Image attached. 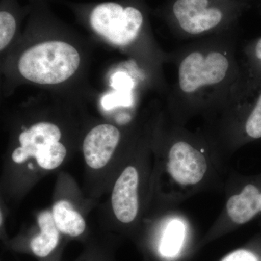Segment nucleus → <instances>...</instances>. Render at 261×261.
Masks as SVG:
<instances>
[{
    "label": "nucleus",
    "mask_w": 261,
    "mask_h": 261,
    "mask_svg": "<svg viewBox=\"0 0 261 261\" xmlns=\"http://www.w3.org/2000/svg\"><path fill=\"white\" fill-rule=\"evenodd\" d=\"M80 56L73 46L61 41L40 43L20 57V74L34 83L53 85L64 82L78 70Z\"/></svg>",
    "instance_id": "obj_5"
},
{
    "label": "nucleus",
    "mask_w": 261,
    "mask_h": 261,
    "mask_svg": "<svg viewBox=\"0 0 261 261\" xmlns=\"http://www.w3.org/2000/svg\"><path fill=\"white\" fill-rule=\"evenodd\" d=\"M252 8L235 0H169L162 12L178 38L195 40L238 29Z\"/></svg>",
    "instance_id": "obj_3"
},
{
    "label": "nucleus",
    "mask_w": 261,
    "mask_h": 261,
    "mask_svg": "<svg viewBox=\"0 0 261 261\" xmlns=\"http://www.w3.org/2000/svg\"><path fill=\"white\" fill-rule=\"evenodd\" d=\"M51 213L57 227L61 232L69 236L77 237L85 230L84 218L68 201L57 202L53 205Z\"/></svg>",
    "instance_id": "obj_13"
},
{
    "label": "nucleus",
    "mask_w": 261,
    "mask_h": 261,
    "mask_svg": "<svg viewBox=\"0 0 261 261\" xmlns=\"http://www.w3.org/2000/svg\"><path fill=\"white\" fill-rule=\"evenodd\" d=\"M205 130L226 158L243 146L261 140V83L235 94Z\"/></svg>",
    "instance_id": "obj_4"
},
{
    "label": "nucleus",
    "mask_w": 261,
    "mask_h": 261,
    "mask_svg": "<svg viewBox=\"0 0 261 261\" xmlns=\"http://www.w3.org/2000/svg\"><path fill=\"white\" fill-rule=\"evenodd\" d=\"M221 261H260L254 252L241 249L226 255Z\"/></svg>",
    "instance_id": "obj_18"
},
{
    "label": "nucleus",
    "mask_w": 261,
    "mask_h": 261,
    "mask_svg": "<svg viewBox=\"0 0 261 261\" xmlns=\"http://www.w3.org/2000/svg\"><path fill=\"white\" fill-rule=\"evenodd\" d=\"M235 1L245 3V4L250 5H251L252 7H253V5H255L258 0H235Z\"/></svg>",
    "instance_id": "obj_19"
},
{
    "label": "nucleus",
    "mask_w": 261,
    "mask_h": 261,
    "mask_svg": "<svg viewBox=\"0 0 261 261\" xmlns=\"http://www.w3.org/2000/svg\"><path fill=\"white\" fill-rule=\"evenodd\" d=\"M38 224L41 232L33 239L31 248L37 256H47L59 242L60 231L57 227L53 213L44 211L38 216Z\"/></svg>",
    "instance_id": "obj_12"
},
{
    "label": "nucleus",
    "mask_w": 261,
    "mask_h": 261,
    "mask_svg": "<svg viewBox=\"0 0 261 261\" xmlns=\"http://www.w3.org/2000/svg\"><path fill=\"white\" fill-rule=\"evenodd\" d=\"M238 41L235 29L192 41L170 57L177 71L170 96L173 122L186 126L201 116L210 123L238 93L243 80Z\"/></svg>",
    "instance_id": "obj_1"
},
{
    "label": "nucleus",
    "mask_w": 261,
    "mask_h": 261,
    "mask_svg": "<svg viewBox=\"0 0 261 261\" xmlns=\"http://www.w3.org/2000/svg\"><path fill=\"white\" fill-rule=\"evenodd\" d=\"M165 148L170 199L182 201L208 189L224 187L226 156L205 130L192 132L172 121Z\"/></svg>",
    "instance_id": "obj_2"
},
{
    "label": "nucleus",
    "mask_w": 261,
    "mask_h": 261,
    "mask_svg": "<svg viewBox=\"0 0 261 261\" xmlns=\"http://www.w3.org/2000/svg\"><path fill=\"white\" fill-rule=\"evenodd\" d=\"M111 87L116 92H130L134 87V82L129 75L123 72H117L111 79Z\"/></svg>",
    "instance_id": "obj_17"
},
{
    "label": "nucleus",
    "mask_w": 261,
    "mask_h": 261,
    "mask_svg": "<svg viewBox=\"0 0 261 261\" xmlns=\"http://www.w3.org/2000/svg\"><path fill=\"white\" fill-rule=\"evenodd\" d=\"M61 138V130L56 125L47 122L36 123L20 134V147L13 151L12 159L15 163H23L34 158L41 168L55 169L66 156V149L59 142Z\"/></svg>",
    "instance_id": "obj_8"
},
{
    "label": "nucleus",
    "mask_w": 261,
    "mask_h": 261,
    "mask_svg": "<svg viewBox=\"0 0 261 261\" xmlns=\"http://www.w3.org/2000/svg\"><path fill=\"white\" fill-rule=\"evenodd\" d=\"M140 176L138 168L127 166L115 184L112 193V207L115 216L123 224L137 219L140 210Z\"/></svg>",
    "instance_id": "obj_9"
},
{
    "label": "nucleus",
    "mask_w": 261,
    "mask_h": 261,
    "mask_svg": "<svg viewBox=\"0 0 261 261\" xmlns=\"http://www.w3.org/2000/svg\"><path fill=\"white\" fill-rule=\"evenodd\" d=\"M16 30V19L8 10L0 12V49L3 50L9 44Z\"/></svg>",
    "instance_id": "obj_15"
},
{
    "label": "nucleus",
    "mask_w": 261,
    "mask_h": 261,
    "mask_svg": "<svg viewBox=\"0 0 261 261\" xmlns=\"http://www.w3.org/2000/svg\"><path fill=\"white\" fill-rule=\"evenodd\" d=\"M185 237V225L179 219L170 221L160 243L159 252L162 256H176L181 250Z\"/></svg>",
    "instance_id": "obj_14"
},
{
    "label": "nucleus",
    "mask_w": 261,
    "mask_h": 261,
    "mask_svg": "<svg viewBox=\"0 0 261 261\" xmlns=\"http://www.w3.org/2000/svg\"><path fill=\"white\" fill-rule=\"evenodd\" d=\"M226 202L216 227L243 226L261 214V174L227 178Z\"/></svg>",
    "instance_id": "obj_7"
},
{
    "label": "nucleus",
    "mask_w": 261,
    "mask_h": 261,
    "mask_svg": "<svg viewBox=\"0 0 261 261\" xmlns=\"http://www.w3.org/2000/svg\"><path fill=\"white\" fill-rule=\"evenodd\" d=\"M120 139L119 130L113 125L100 124L92 128L83 144L84 159L89 167H105L112 158Z\"/></svg>",
    "instance_id": "obj_10"
},
{
    "label": "nucleus",
    "mask_w": 261,
    "mask_h": 261,
    "mask_svg": "<svg viewBox=\"0 0 261 261\" xmlns=\"http://www.w3.org/2000/svg\"><path fill=\"white\" fill-rule=\"evenodd\" d=\"M243 80L238 92L261 83V37L245 44L240 58Z\"/></svg>",
    "instance_id": "obj_11"
},
{
    "label": "nucleus",
    "mask_w": 261,
    "mask_h": 261,
    "mask_svg": "<svg viewBox=\"0 0 261 261\" xmlns=\"http://www.w3.org/2000/svg\"><path fill=\"white\" fill-rule=\"evenodd\" d=\"M132 103L130 92H115L103 97L102 107L106 110L116 108L117 106H129Z\"/></svg>",
    "instance_id": "obj_16"
},
{
    "label": "nucleus",
    "mask_w": 261,
    "mask_h": 261,
    "mask_svg": "<svg viewBox=\"0 0 261 261\" xmlns=\"http://www.w3.org/2000/svg\"><path fill=\"white\" fill-rule=\"evenodd\" d=\"M94 32L118 46H128L135 42L147 23L143 7L135 3L106 2L95 5L89 16Z\"/></svg>",
    "instance_id": "obj_6"
}]
</instances>
